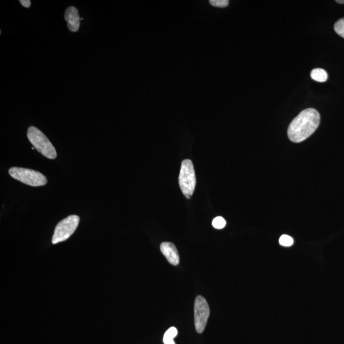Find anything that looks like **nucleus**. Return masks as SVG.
Returning <instances> with one entry per match:
<instances>
[{"mask_svg": "<svg viewBox=\"0 0 344 344\" xmlns=\"http://www.w3.org/2000/svg\"><path fill=\"white\" fill-rule=\"evenodd\" d=\"M320 115L314 109L303 110L296 117L287 129V135L293 142L300 143L310 137L320 124Z\"/></svg>", "mask_w": 344, "mask_h": 344, "instance_id": "obj_1", "label": "nucleus"}, {"mask_svg": "<svg viewBox=\"0 0 344 344\" xmlns=\"http://www.w3.org/2000/svg\"><path fill=\"white\" fill-rule=\"evenodd\" d=\"M28 139L34 148L47 158L54 159L57 153L52 143L42 131L34 126H30L28 129Z\"/></svg>", "mask_w": 344, "mask_h": 344, "instance_id": "obj_2", "label": "nucleus"}, {"mask_svg": "<svg viewBox=\"0 0 344 344\" xmlns=\"http://www.w3.org/2000/svg\"><path fill=\"white\" fill-rule=\"evenodd\" d=\"M179 182L184 195L187 199L191 198L196 183L195 172L191 160L185 159L182 162Z\"/></svg>", "mask_w": 344, "mask_h": 344, "instance_id": "obj_3", "label": "nucleus"}, {"mask_svg": "<svg viewBox=\"0 0 344 344\" xmlns=\"http://www.w3.org/2000/svg\"><path fill=\"white\" fill-rule=\"evenodd\" d=\"M8 172L12 178L33 187L45 186L47 183L45 175L37 171L28 168L12 167L10 168Z\"/></svg>", "mask_w": 344, "mask_h": 344, "instance_id": "obj_4", "label": "nucleus"}, {"mask_svg": "<svg viewBox=\"0 0 344 344\" xmlns=\"http://www.w3.org/2000/svg\"><path fill=\"white\" fill-rule=\"evenodd\" d=\"M80 218L76 215L68 216L56 226L52 239L53 244L66 241L75 232L79 224Z\"/></svg>", "mask_w": 344, "mask_h": 344, "instance_id": "obj_5", "label": "nucleus"}, {"mask_svg": "<svg viewBox=\"0 0 344 344\" xmlns=\"http://www.w3.org/2000/svg\"><path fill=\"white\" fill-rule=\"evenodd\" d=\"M194 324L196 332L202 333L206 327L210 315L209 304L202 296H198L194 302Z\"/></svg>", "mask_w": 344, "mask_h": 344, "instance_id": "obj_6", "label": "nucleus"}, {"mask_svg": "<svg viewBox=\"0 0 344 344\" xmlns=\"http://www.w3.org/2000/svg\"><path fill=\"white\" fill-rule=\"evenodd\" d=\"M64 19L67 22L69 30L71 32H77L80 27V19L79 11L74 6H70L64 13Z\"/></svg>", "mask_w": 344, "mask_h": 344, "instance_id": "obj_7", "label": "nucleus"}, {"mask_svg": "<svg viewBox=\"0 0 344 344\" xmlns=\"http://www.w3.org/2000/svg\"><path fill=\"white\" fill-rule=\"evenodd\" d=\"M160 250L168 262L174 266L178 265L179 263V252L174 244L171 242H163L160 246Z\"/></svg>", "mask_w": 344, "mask_h": 344, "instance_id": "obj_8", "label": "nucleus"}, {"mask_svg": "<svg viewBox=\"0 0 344 344\" xmlns=\"http://www.w3.org/2000/svg\"><path fill=\"white\" fill-rule=\"evenodd\" d=\"M312 79L319 82H324L327 81L328 73L323 69L315 68L311 71Z\"/></svg>", "mask_w": 344, "mask_h": 344, "instance_id": "obj_9", "label": "nucleus"}, {"mask_svg": "<svg viewBox=\"0 0 344 344\" xmlns=\"http://www.w3.org/2000/svg\"><path fill=\"white\" fill-rule=\"evenodd\" d=\"M177 330L176 328L172 327L168 329L163 337V343L164 344H175L174 338L177 336Z\"/></svg>", "mask_w": 344, "mask_h": 344, "instance_id": "obj_10", "label": "nucleus"}, {"mask_svg": "<svg viewBox=\"0 0 344 344\" xmlns=\"http://www.w3.org/2000/svg\"><path fill=\"white\" fill-rule=\"evenodd\" d=\"M335 31L336 32L339 36L344 38V17L339 19L338 21L335 23L334 25Z\"/></svg>", "mask_w": 344, "mask_h": 344, "instance_id": "obj_11", "label": "nucleus"}, {"mask_svg": "<svg viewBox=\"0 0 344 344\" xmlns=\"http://www.w3.org/2000/svg\"><path fill=\"white\" fill-rule=\"evenodd\" d=\"M293 239L288 235H283L281 236L279 239V243L281 246L284 247H290L293 244Z\"/></svg>", "mask_w": 344, "mask_h": 344, "instance_id": "obj_12", "label": "nucleus"}, {"mask_svg": "<svg viewBox=\"0 0 344 344\" xmlns=\"http://www.w3.org/2000/svg\"><path fill=\"white\" fill-rule=\"evenodd\" d=\"M226 222L222 217H217L213 221V226L216 229H222L226 226Z\"/></svg>", "mask_w": 344, "mask_h": 344, "instance_id": "obj_13", "label": "nucleus"}, {"mask_svg": "<svg viewBox=\"0 0 344 344\" xmlns=\"http://www.w3.org/2000/svg\"><path fill=\"white\" fill-rule=\"evenodd\" d=\"M211 5L219 8H224L229 5L228 0H211L209 1Z\"/></svg>", "mask_w": 344, "mask_h": 344, "instance_id": "obj_14", "label": "nucleus"}, {"mask_svg": "<svg viewBox=\"0 0 344 344\" xmlns=\"http://www.w3.org/2000/svg\"><path fill=\"white\" fill-rule=\"evenodd\" d=\"M19 2L26 8H29L31 6V1L30 0H21Z\"/></svg>", "mask_w": 344, "mask_h": 344, "instance_id": "obj_15", "label": "nucleus"}, {"mask_svg": "<svg viewBox=\"0 0 344 344\" xmlns=\"http://www.w3.org/2000/svg\"><path fill=\"white\" fill-rule=\"evenodd\" d=\"M336 2L340 4H344V0H337Z\"/></svg>", "mask_w": 344, "mask_h": 344, "instance_id": "obj_16", "label": "nucleus"}, {"mask_svg": "<svg viewBox=\"0 0 344 344\" xmlns=\"http://www.w3.org/2000/svg\"><path fill=\"white\" fill-rule=\"evenodd\" d=\"M31 149H33V150H34V149L35 148H34V147H33V148H32Z\"/></svg>", "mask_w": 344, "mask_h": 344, "instance_id": "obj_17", "label": "nucleus"}]
</instances>
